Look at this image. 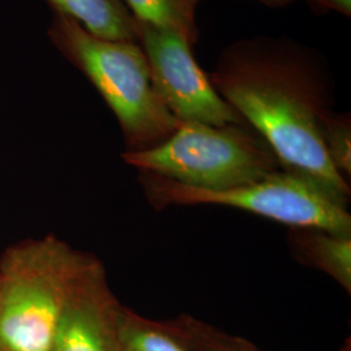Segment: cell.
Returning a JSON list of instances; mask_svg holds the SVG:
<instances>
[{"label":"cell","mask_w":351,"mask_h":351,"mask_svg":"<svg viewBox=\"0 0 351 351\" xmlns=\"http://www.w3.org/2000/svg\"><path fill=\"white\" fill-rule=\"evenodd\" d=\"M133 17L142 24L173 32L190 46L195 45L199 30L195 10L199 0H123Z\"/></svg>","instance_id":"30bf717a"},{"label":"cell","mask_w":351,"mask_h":351,"mask_svg":"<svg viewBox=\"0 0 351 351\" xmlns=\"http://www.w3.org/2000/svg\"><path fill=\"white\" fill-rule=\"evenodd\" d=\"M121 351H190L168 323L142 317L123 307L120 319Z\"/></svg>","instance_id":"8fae6325"},{"label":"cell","mask_w":351,"mask_h":351,"mask_svg":"<svg viewBox=\"0 0 351 351\" xmlns=\"http://www.w3.org/2000/svg\"><path fill=\"white\" fill-rule=\"evenodd\" d=\"M47 33L55 49L88 78L111 108L126 151L155 147L181 125L154 88L138 42L97 37L73 19L53 11Z\"/></svg>","instance_id":"7a4b0ae2"},{"label":"cell","mask_w":351,"mask_h":351,"mask_svg":"<svg viewBox=\"0 0 351 351\" xmlns=\"http://www.w3.org/2000/svg\"><path fill=\"white\" fill-rule=\"evenodd\" d=\"M93 255L46 236L0 258V351H51L65 302Z\"/></svg>","instance_id":"3957f363"},{"label":"cell","mask_w":351,"mask_h":351,"mask_svg":"<svg viewBox=\"0 0 351 351\" xmlns=\"http://www.w3.org/2000/svg\"><path fill=\"white\" fill-rule=\"evenodd\" d=\"M201 1V0H199ZM263 4H267L269 7H284V5H288L293 1H297V0H258Z\"/></svg>","instance_id":"9a60e30c"},{"label":"cell","mask_w":351,"mask_h":351,"mask_svg":"<svg viewBox=\"0 0 351 351\" xmlns=\"http://www.w3.org/2000/svg\"><path fill=\"white\" fill-rule=\"evenodd\" d=\"M123 307L94 256L65 302L51 351H121Z\"/></svg>","instance_id":"52a82bcc"},{"label":"cell","mask_w":351,"mask_h":351,"mask_svg":"<svg viewBox=\"0 0 351 351\" xmlns=\"http://www.w3.org/2000/svg\"><path fill=\"white\" fill-rule=\"evenodd\" d=\"M137 42L147 59L154 88L180 123L247 125L215 90L184 38L137 21Z\"/></svg>","instance_id":"8992f818"},{"label":"cell","mask_w":351,"mask_h":351,"mask_svg":"<svg viewBox=\"0 0 351 351\" xmlns=\"http://www.w3.org/2000/svg\"><path fill=\"white\" fill-rule=\"evenodd\" d=\"M123 159L139 172L206 191L247 185L282 169L268 145L247 125L181 123L160 145L125 151Z\"/></svg>","instance_id":"277c9868"},{"label":"cell","mask_w":351,"mask_h":351,"mask_svg":"<svg viewBox=\"0 0 351 351\" xmlns=\"http://www.w3.org/2000/svg\"><path fill=\"white\" fill-rule=\"evenodd\" d=\"M291 242L304 262L322 269L351 293V234L294 229Z\"/></svg>","instance_id":"9c48e42d"},{"label":"cell","mask_w":351,"mask_h":351,"mask_svg":"<svg viewBox=\"0 0 351 351\" xmlns=\"http://www.w3.org/2000/svg\"><path fill=\"white\" fill-rule=\"evenodd\" d=\"M53 12L73 19L88 33L110 40L137 42V21L123 0H46Z\"/></svg>","instance_id":"ba28073f"},{"label":"cell","mask_w":351,"mask_h":351,"mask_svg":"<svg viewBox=\"0 0 351 351\" xmlns=\"http://www.w3.org/2000/svg\"><path fill=\"white\" fill-rule=\"evenodd\" d=\"M320 136L329 160L345 180L351 176L350 114L328 112L320 121Z\"/></svg>","instance_id":"4fadbf2b"},{"label":"cell","mask_w":351,"mask_h":351,"mask_svg":"<svg viewBox=\"0 0 351 351\" xmlns=\"http://www.w3.org/2000/svg\"><path fill=\"white\" fill-rule=\"evenodd\" d=\"M139 173L147 198L156 208L173 204L226 206L294 229L351 234V216L346 207L330 199L310 181L284 169L259 181L223 191L189 188L162 176Z\"/></svg>","instance_id":"5b68a950"},{"label":"cell","mask_w":351,"mask_h":351,"mask_svg":"<svg viewBox=\"0 0 351 351\" xmlns=\"http://www.w3.org/2000/svg\"><path fill=\"white\" fill-rule=\"evenodd\" d=\"M168 324L190 351H259L247 341L229 336L188 315H181Z\"/></svg>","instance_id":"7c38bea8"},{"label":"cell","mask_w":351,"mask_h":351,"mask_svg":"<svg viewBox=\"0 0 351 351\" xmlns=\"http://www.w3.org/2000/svg\"><path fill=\"white\" fill-rule=\"evenodd\" d=\"M208 78L284 171L348 208L350 186L329 160L320 136L333 88L322 53L284 36L245 38L221 51Z\"/></svg>","instance_id":"6da1fadb"},{"label":"cell","mask_w":351,"mask_h":351,"mask_svg":"<svg viewBox=\"0 0 351 351\" xmlns=\"http://www.w3.org/2000/svg\"><path fill=\"white\" fill-rule=\"evenodd\" d=\"M317 12H339L351 17V0H304Z\"/></svg>","instance_id":"5bb4252c"}]
</instances>
